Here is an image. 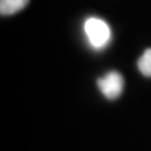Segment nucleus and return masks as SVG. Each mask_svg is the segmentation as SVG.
<instances>
[{
	"instance_id": "nucleus-2",
	"label": "nucleus",
	"mask_w": 151,
	"mask_h": 151,
	"mask_svg": "<svg viewBox=\"0 0 151 151\" xmlns=\"http://www.w3.org/2000/svg\"><path fill=\"white\" fill-rule=\"evenodd\" d=\"M123 84V77L116 70H112L97 80L100 91L109 100H115L122 94Z\"/></svg>"
},
{
	"instance_id": "nucleus-4",
	"label": "nucleus",
	"mask_w": 151,
	"mask_h": 151,
	"mask_svg": "<svg viewBox=\"0 0 151 151\" xmlns=\"http://www.w3.org/2000/svg\"><path fill=\"white\" fill-rule=\"evenodd\" d=\"M138 67L142 75L146 77H151V48L145 50L139 60H138Z\"/></svg>"
},
{
	"instance_id": "nucleus-1",
	"label": "nucleus",
	"mask_w": 151,
	"mask_h": 151,
	"mask_svg": "<svg viewBox=\"0 0 151 151\" xmlns=\"http://www.w3.org/2000/svg\"><path fill=\"white\" fill-rule=\"evenodd\" d=\"M84 32L92 47L96 49L104 48L111 40V29L99 18H88L84 24Z\"/></svg>"
},
{
	"instance_id": "nucleus-3",
	"label": "nucleus",
	"mask_w": 151,
	"mask_h": 151,
	"mask_svg": "<svg viewBox=\"0 0 151 151\" xmlns=\"http://www.w3.org/2000/svg\"><path fill=\"white\" fill-rule=\"evenodd\" d=\"M28 2L29 0H0V14L2 16L14 15L22 10Z\"/></svg>"
}]
</instances>
